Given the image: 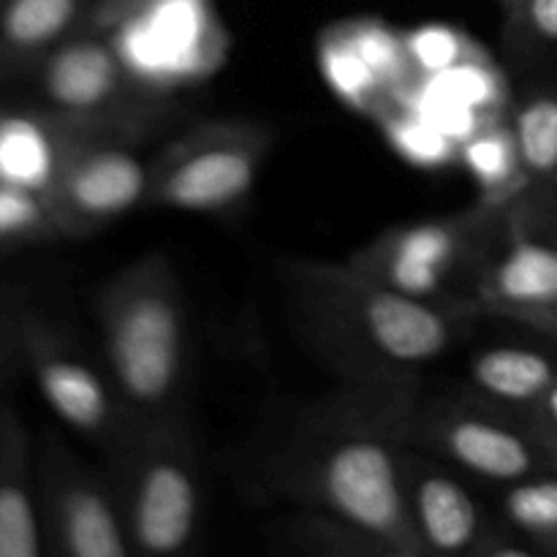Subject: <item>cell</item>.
Returning <instances> with one entry per match:
<instances>
[{"instance_id":"1","label":"cell","mask_w":557,"mask_h":557,"mask_svg":"<svg viewBox=\"0 0 557 557\" xmlns=\"http://www.w3.org/2000/svg\"><path fill=\"white\" fill-rule=\"evenodd\" d=\"M364 395L315 424L283 468L286 498L313 509L368 549L424 555L403 484V446L411 411L403 386H362Z\"/></svg>"},{"instance_id":"2","label":"cell","mask_w":557,"mask_h":557,"mask_svg":"<svg viewBox=\"0 0 557 557\" xmlns=\"http://www.w3.org/2000/svg\"><path fill=\"white\" fill-rule=\"evenodd\" d=\"M286 281L313 341L359 386H406L457 341L462 302L408 297L348 261H292Z\"/></svg>"},{"instance_id":"3","label":"cell","mask_w":557,"mask_h":557,"mask_svg":"<svg viewBox=\"0 0 557 557\" xmlns=\"http://www.w3.org/2000/svg\"><path fill=\"white\" fill-rule=\"evenodd\" d=\"M98 326L109 381L131 428L177 417L185 373V310L166 256H145L107 283Z\"/></svg>"},{"instance_id":"4","label":"cell","mask_w":557,"mask_h":557,"mask_svg":"<svg viewBox=\"0 0 557 557\" xmlns=\"http://www.w3.org/2000/svg\"><path fill=\"white\" fill-rule=\"evenodd\" d=\"M117 500L136 553L169 557L194 544L201 522V484L177 417L131 428L120 444Z\"/></svg>"},{"instance_id":"5","label":"cell","mask_w":557,"mask_h":557,"mask_svg":"<svg viewBox=\"0 0 557 557\" xmlns=\"http://www.w3.org/2000/svg\"><path fill=\"white\" fill-rule=\"evenodd\" d=\"M101 33L131 82L150 96L201 85L221 71L232 49L212 0H147Z\"/></svg>"},{"instance_id":"6","label":"cell","mask_w":557,"mask_h":557,"mask_svg":"<svg viewBox=\"0 0 557 557\" xmlns=\"http://www.w3.org/2000/svg\"><path fill=\"white\" fill-rule=\"evenodd\" d=\"M406 444L504 487L555 471L549 449L528 419L515 417L511 408L495 406L484 397L435 403L433 408L411 406Z\"/></svg>"},{"instance_id":"7","label":"cell","mask_w":557,"mask_h":557,"mask_svg":"<svg viewBox=\"0 0 557 557\" xmlns=\"http://www.w3.org/2000/svg\"><path fill=\"white\" fill-rule=\"evenodd\" d=\"M272 134L253 123H205L174 139L150 169L147 205L226 212L259 183Z\"/></svg>"},{"instance_id":"8","label":"cell","mask_w":557,"mask_h":557,"mask_svg":"<svg viewBox=\"0 0 557 557\" xmlns=\"http://www.w3.org/2000/svg\"><path fill=\"white\" fill-rule=\"evenodd\" d=\"M504 212L471 207L449 218L395 226L364 245L348 259L359 275L419 299L462 302L455 294V281L462 272H482L479 253H487V237ZM490 259V256H482Z\"/></svg>"},{"instance_id":"9","label":"cell","mask_w":557,"mask_h":557,"mask_svg":"<svg viewBox=\"0 0 557 557\" xmlns=\"http://www.w3.org/2000/svg\"><path fill=\"white\" fill-rule=\"evenodd\" d=\"M403 484L408 511L424 555H533L536 547L517 531L498 533L451 466L438 457L403 446Z\"/></svg>"},{"instance_id":"10","label":"cell","mask_w":557,"mask_h":557,"mask_svg":"<svg viewBox=\"0 0 557 557\" xmlns=\"http://www.w3.org/2000/svg\"><path fill=\"white\" fill-rule=\"evenodd\" d=\"M38 498L44 536L58 555L125 557L134 549L117 490L112 493L52 441L38 455Z\"/></svg>"},{"instance_id":"11","label":"cell","mask_w":557,"mask_h":557,"mask_svg":"<svg viewBox=\"0 0 557 557\" xmlns=\"http://www.w3.org/2000/svg\"><path fill=\"white\" fill-rule=\"evenodd\" d=\"M16 335L22 362L49 411L85 438L123 444L131 419L112 381L41 321H25Z\"/></svg>"},{"instance_id":"12","label":"cell","mask_w":557,"mask_h":557,"mask_svg":"<svg viewBox=\"0 0 557 557\" xmlns=\"http://www.w3.org/2000/svg\"><path fill=\"white\" fill-rule=\"evenodd\" d=\"M139 136L114 134L87 141L74 152L54 185L52 210L60 234H87L147 205L150 169L136 152Z\"/></svg>"},{"instance_id":"13","label":"cell","mask_w":557,"mask_h":557,"mask_svg":"<svg viewBox=\"0 0 557 557\" xmlns=\"http://www.w3.org/2000/svg\"><path fill=\"white\" fill-rule=\"evenodd\" d=\"M473 299L504 319L557 302V215L528 199L511 207L504 243L479 272Z\"/></svg>"},{"instance_id":"14","label":"cell","mask_w":557,"mask_h":557,"mask_svg":"<svg viewBox=\"0 0 557 557\" xmlns=\"http://www.w3.org/2000/svg\"><path fill=\"white\" fill-rule=\"evenodd\" d=\"M47 109L69 117H114L156 98L131 82L107 33H71L36 65Z\"/></svg>"},{"instance_id":"15","label":"cell","mask_w":557,"mask_h":557,"mask_svg":"<svg viewBox=\"0 0 557 557\" xmlns=\"http://www.w3.org/2000/svg\"><path fill=\"white\" fill-rule=\"evenodd\" d=\"M44 544L38 462L20 413L0 406V557H38Z\"/></svg>"},{"instance_id":"16","label":"cell","mask_w":557,"mask_h":557,"mask_svg":"<svg viewBox=\"0 0 557 557\" xmlns=\"http://www.w3.org/2000/svg\"><path fill=\"white\" fill-rule=\"evenodd\" d=\"M457 166L466 169L479 190L476 205L490 212H509L533 194L522 166L509 114L493 120L460 145Z\"/></svg>"},{"instance_id":"17","label":"cell","mask_w":557,"mask_h":557,"mask_svg":"<svg viewBox=\"0 0 557 557\" xmlns=\"http://www.w3.org/2000/svg\"><path fill=\"white\" fill-rule=\"evenodd\" d=\"M468 381L479 397L522 411L557 381V357L525 346H493L468 359Z\"/></svg>"},{"instance_id":"18","label":"cell","mask_w":557,"mask_h":557,"mask_svg":"<svg viewBox=\"0 0 557 557\" xmlns=\"http://www.w3.org/2000/svg\"><path fill=\"white\" fill-rule=\"evenodd\" d=\"M85 0H3L0 3V74L38 65L74 33Z\"/></svg>"},{"instance_id":"19","label":"cell","mask_w":557,"mask_h":557,"mask_svg":"<svg viewBox=\"0 0 557 557\" xmlns=\"http://www.w3.org/2000/svg\"><path fill=\"white\" fill-rule=\"evenodd\" d=\"M315 65L332 96L373 123L395 103L389 87L359 58L337 22L326 25L315 38Z\"/></svg>"},{"instance_id":"20","label":"cell","mask_w":557,"mask_h":557,"mask_svg":"<svg viewBox=\"0 0 557 557\" xmlns=\"http://www.w3.org/2000/svg\"><path fill=\"white\" fill-rule=\"evenodd\" d=\"M509 123L533 194L557 196V90L522 96L511 103Z\"/></svg>"},{"instance_id":"21","label":"cell","mask_w":557,"mask_h":557,"mask_svg":"<svg viewBox=\"0 0 557 557\" xmlns=\"http://www.w3.org/2000/svg\"><path fill=\"white\" fill-rule=\"evenodd\" d=\"M500 511L506 525L536 553L557 555V471L506 484Z\"/></svg>"},{"instance_id":"22","label":"cell","mask_w":557,"mask_h":557,"mask_svg":"<svg viewBox=\"0 0 557 557\" xmlns=\"http://www.w3.org/2000/svg\"><path fill=\"white\" fill-rule=\"evenodd\" d=\"M375 128L381 131L389 150L408 166L428 169V172L457 166L460 145L403 103H392L375 120Z\"/></svg>"},{"instance_id":"23","label":"cell","mask_w":557,"mask_h":557,"mask_svg":"<svg viewBox=\"0 0 557 557\" xmlns=\"http://www.w3.org/2000/svg\"><path fill=\"white\" fill-rule=\"evenodd\" d=\"M424 85L438 90L441 96L451 98L460 107L473 109V112L484 114V117H506L511 109V90L509 79L495 63L493 54L479 60H468V63L451 65V69L438 71L430 76H417Z\"/></svg>"},{"instance_id":"24","label":"cell","mask_w":557,"mask_h":557,"mask_svg":"<svg viewBox=\"0 0 557 557\" xmlns=\"http://www.w3.org/2000/svg\"><path fill=\"white\" fill-rule=\"evenodd\" d=\"M337 27L348 38V44L357 49L359 58L373 69V74L389 87L397 101V92L413 79L406 52V36H403L400 27L389 25L379 16H351V20L337 22Z\"/></svg>"},{"instance_id":"25","label":"cell","mask_w":557,"mask_h":557,"mask_svg":"<svg viewBox=\"0 0 557 557\" xmlns=\"http://www.w3.org/2000/svg\"><path fill=\"white\" fill-rule=\"evenodd\" d=\"M403 36H406V52L413 76L438 74L451 65L490 54L484 44H479L471 33L449 25V22H422V25L403 30Z\"/></svg>"},{"instance_id":"26","label":"cell","mask_w":557,"mask_h":557,"mask_svg":"<svg viewBox=\"0 0 557 557\" xmlns=\"http://www.w3.org/2000/svg\"><path fill=\"white\" fill-rule=\"evenodd\" d=\"M49 237H63L52 201L36 190L0 183V250Z\"/></svg>"},{"instance_id":"27","label":"cell","mask_w":557,"mask_h":557,"mask_svg":"<svg viewBox=\"0 0 557 557\" xmlns=\"http://www.w3.org/2000/svg\"><path fill=\"white\" fill-rule=\"evenodd\" d=\"M509 41L522 49L557 47V0H504Z\"/></svg>"},{"instance_id":"28","label":"cell","mask_w":557,"mask_h":557,"mask_svg":"<svg viewBox=\"0 0 557 557\" xmlns=\"http://www.w3.org/2000/svg\"><path fill=\"white\" fill-rule=\"evenodd\" d=\"M525 419L553 457V449H557V381L528 408Z\"/></svg>"},{"instance_id":"29","label":"cell","mask_w":557,"mask_h":557,"mask_svg":"<svg viewBox=\"0 0 557 557\" xmlns=\"http://www.w3.org/2000/svg\"><path fill=\"white\" fill-rule=\"evenodd\" d=\"M147 3V0H98L90 11V30H109L114 22L123 14H128L136 5Z\"/></svg>"},{"instance_id":"30","label":"cell","mask_w":557,"mask_h":557,"mask_svg":"<svg viewBox=\"0 0 557 557\" xmlns=\"http://www.w3.org/2000/svg\"><path fill=\"white\" fill-rule=\"evenodd\" d=\"M511 321L531 326V330L536 332H544V335L557 337V302L544 305V308H536V310H528V313L515 315Z\"/></svg>"},{"instance_id":"31","label":"cell","mask_w":557,"mask_h":557,"mask_svg":"<svg viewBox=\"0 0 557 557\" xmlns=\"http://www.w3.org/2000/svg\"><path fill=\"white\" fill-rule=\"evenodd\" d=\"M11 348H20V335H9V330L0 324V370H3L5 362H9Z\"/></svg>"},{"instance_id":"32","label":"cell","mask_w":557,"mask_h":557,"mask_svg":"<svg viewBox=\"0 0 557 557\" xmlns=\"http://www.w3.org/2000/svg\"><path fill=\"white\" fill-rule=\"evenodd\" d=\"M553 468L557 471V449H553Z\"/></svg>"}]
</instances>
